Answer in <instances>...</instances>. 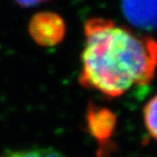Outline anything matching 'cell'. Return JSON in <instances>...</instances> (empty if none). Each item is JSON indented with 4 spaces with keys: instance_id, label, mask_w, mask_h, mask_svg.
Segmentation results:
<instances>
[{
    "instance_id": "cell-3",
    "label": "cell",
    "mask_w": 157,
    "mask_h": 157,
    "mask_svg": "<svg viewBox=\"0 0 157 157\" xmlns=\"http://www.w3.org/2000/svg\"><path fill=\"white\" fill-rule=\"evenodd\" d=\"M121 3L131 24L144 29L157 27V0H121Z\"/></svg>"
},
{
    "instance_id": "cell-2",
    "label": "cell",
    "mask_w": 157,
    "mask_h": 157,
    "mask_svg": "<svg viewBox=\"0 0 157 157\" xmlns=\"http://www.w3.org/2000/svg\"><path fill=\"white\" fill-rule=\"evenodd\" d=\"M29 32L38 45L56 46L61 43L66 34V24L60 15L52 12L36 13L29 21Z\"/></svg>"
},
{
    "instance_id": "cell-5",
    "label": "cell",
    "mask_w": 157,
    "mask_h": 157,
    "mask_svg": "<svg viewBox=\"0 0 157 157\" xmlns=\"http://www.w3.org/2000/svg\"><path fill=\"white\" fill-rule=\"evenodd\" d=\"M143 118L148 134L157 141V94L153 96L145 105Z\"/></svg>"
},
{
    "instance_id": "cell-1",
    "label": "cell",
    "mask_w": 157,
    "mask_h": 157,
    "mask_svg": "<svg viewBox=\"0 0 157 157\" xmlns=\"http://www.w3.org/2000/svg\"><path fill=\"white\" fill-rule=\"evenodd\" d=\"M80 83L106 97H119L148 84L157 70V42L104 19L84 27Z\"/></svg>"
},
{
    "instance_id": "cell-4",
    "label": "cell",
    "mask_w": 157,
    "mask_h": 157,
    "mask_svg": "<svg viewBox=\"0 0 157 157\" xmlns=\"http://www.w3.org/2000/svg\"><path fill=\"white\" fill-rule=\"evenodd\" d=\"M115 124L113 115L107 110H95L88 113V125L95 137H107Z\"/></svg>"
},
{
    "instance_id": "cell-7",
    "label": "cell",
    "mask_w": 157,
    "mask_h": 157,
    "mask_svg": "<svg viewBox=\"0 0 157 157\" xmlns=\"http://www.w3.org/2000/svg\"><path fill=\"white\" fill-rule=\"evenodd\" d=\"M15 1L23 7H32V6H36L45 2V1H48V0H15Z\"/></svg>"
},
{
    "instance_id": "cell-6",
    "label": "cell",
    "mask_w": 157,
    "mask_h": 157,
    "mask_svg": "<svg viewBox=\"0 0 157 157\" xmlns=\"http://www.w3.org/2000/svg\"><path fill=\"white\" fill-rule=\"evenodd\" d=\"M1 157H64L61 153L54 148H33L8 153Z\"/></svg>"
}]
</instances>
